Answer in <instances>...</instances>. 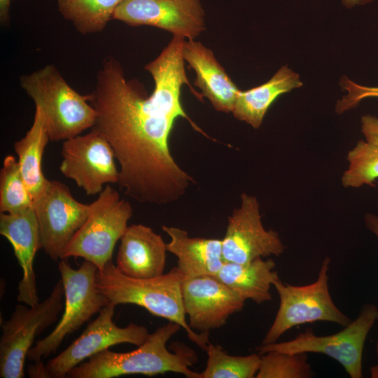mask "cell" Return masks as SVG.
I'll use <instances>...</instances> for the list:
<instances>
[{
  "instance_id": "44dd1931",
  "label": "cell",
  "mask_w": 378,
  "mask_h": 378,
  "mask_svg": "<svg viewBox=\"0 0 378 378\" xmlns=\"http://www.w3.org/2000/svg\"><path fill=\"white\" fill-rule=\"evenodd\" d=\"M302 85L299 75L287 66H282L264 84L246 91L240 90L232 113L237 120L258 129L268 108L279 96Z\"/></svg>"
},
{
  "instance_id": "cb8c5ba5",
  "label": "cell",
  "mask_w": 378,
  "mask_h": 378,
  "mask_svg": "<svg viewBox=\"0 0 378 378\" xmlns=\"http://www.w3.org/2000/svg\"><path fill=\"white\" fill-rule=\"evenodd\" d=\"M204 351L207 362L204 370L200 372V378H253L260 363V354L232 356L220 346L209 342Z\"/></svg>"
},
{
  "instance_id": "836d02e7",
  "label": "cell",
  "mask_w": 378,
  "mask_h": 378,
  "mask_svg": "<svg viewBox=\"0 0 378 378\" xmlns=\"http://www.w3.org/2000/svg\"><path fill=\"white\" fill-rule=\"evenodd\" d=\"M377 190H378V188H377Z\"/></svg>"
},
{
  "instance_id": "f546056e",
  "label": "cell",
  "mask_w": 378,
  "mask_h": 378,
  "mask_svg": "<svg viewBox=\"0 0 378 378\" xmlns=\"http://www.w3.org/2000/svg\"><path fill=\"white\" fill-rule=\"evenodd\" d=\"M366 227L378 237V216L368 213L364 216Z\"/></svg>"
},
{
  "instance_id": "484cf974",
  "label": "cell",
  "mask_w": 378,
  "mask_h": 378,
  "mask_svg": "<svg viewBox=\"0 0 378 378\" xmlns=\"http://www.w3.org/2000/svg\"><path fill=\"white\" fill-rule=\"evenodd\" d=\"M346 159L349 167L342 176L345 188L372 185L378 178V146L360 140L349 151Z\"/></svg>"
},
{
  "instance_id": "3957f363",
  "label": "cell",
  "mask_w": 378,
  "mask_h": 378,
  "mask_svg": "<svg viewBox=\"0 0 378 378\" xmlns=\"http://www.w3.org/2000/svg\"><path fill=\"white\" fill-rule=\"evenodd\" d=\"M183 279L176 267L153 278L129 277L121 273L112 260L97 273V287L111 302L136 304L154 316L178 324L188 337L204 351L210 342L209 332H196L189 326L183 302Z\"/></svg>"
},
{
  "instance_id": "ba28073f",
  "label": "cell",
  "mask_w": 378,
  "mask_h": 378,
  "mask_svg": "<svg viewBox=\"0 0 378 378\" xmlns=\"http://www.w3.org/2000/svg\"><path fill=\"white\" fill-rule=\"evenodd\" d=\"M64 298V285L60 279L43 302L33 306H15L9 319L1 324V378L24 376L25 359L34 339L57 320L63 309Z\"/></svg>"
},
{
  "instance_id": "7a4b0ae2",
  "label": "cell",
  "mask_w": 378,
  "mask_h": 378,
  "mask_svg": "<svg viewBox=\"0 0 378 378\" xmlns=\"http://www.w3.org/2000/svg\"><path fill=\"white\" fill-rule=\"evenodd\" d=\"M169 321L149 335L146 341L130 352L104 349L71 369L66 377L113 378L128 374L155 376L166 372L183 374L188 378H200L190 367L197 362L195 352L183 344H176L174 352L167 343L180 329Z\"/></svg>"
},
{
  "instance_id": "d6a6232c",
  "label": "cell",
  "mask_w": 378,
  "mask_h": 378,
  "mask_svg": "<svg viewBox=\"0 0 378 378\" xmlns=\"http://www.w3.org/2000/svg\"><path fill=\"white\" fill-rule=\"evenodd\" d=\"M375 351H376V354L378 357V341L376 343V345H375Z\"/></svg>"
},
{
  "instance_id": "7c38bea8",
  "label": "cell",
  "mask_w": 378,
  "mask_h": 378,
  "mask_svg": "<svg viewBox=\"0 0 378 378\" xmlns=\"http://www.w3.org/2000/svg\"><path fill=\"white\" fill-rule=\"evenodd\" d=\"M34 208L41 248L52 260L60 259L64 248L88 217L90 204L76 200L62 182L49 180L34 202Z\"/></svg>"
},
{
  "instance_id": "4fadbf2b",
  "label": "cell",
  "mask_w": 378,
  "mask_h": 378,
  "mask_svg": "<svg viewBox=\"0 0 378 378\" xmlns=\"http://www.w3.org/2000/svg\"><path fill=\"white\" fill-rule=\"evenodd\" d=\"M221 241L225 262L246 263L258 258L277 256L284 251L278 232L264 227L256 197L245 192L241 195L240 206L227 218Z\"/></svg>"
},
{
  "instance_id": "5bb4252c",
  "label": "cell",
  "mask_w": 378,
  "mask_h": 378,
  "mask_svg": "<svg viewBox=\"0 0 378 378\" xmlns=\"http://www.w3.org/2000/svg\"><path fill=\"white\" fill-rule=\"evenodd\" d=\"M204 17L200 0H124L113 19L130 26L155 27L173 36L194 40L206 29Z\"/></svg>"
},
{
  "instance_id": "2e32d148",
  "label": "cell",
  "mask_w": 378,
  "mask_h": 378,
  "mask_svg": "<svg viewBox=\"0 0 378 378\" xmlns=\"http://www.w3.org/2000/svg\"><path fill=\"white\" fill-rule=\"evenodd\" d=\"M0 234L11 244L22 270L18 288V301L28 306L35 305L39 299L34 260L41 248V242L34 205L15 213H0Z\"/></svg>"
},
{
  "instance_id": "52a82bcc",
  "label": "cell",
  "mask_w": 378,
  "mask_h": 378,
  "mask_svg": "<svg viewBox=\"0 0 378 378\" xmlns=\"http://www.w3.org/2000/svg\"><path fill=\"white\" fill-rule=\"evenodd\" d=\"M330 262V258L326 257L316 280L311 284L293 286L282 282L279 278L274 281L279 306L262 344L276 342L289 329L307 323L328 321L343 327L351 323L331 298L328 276Z\"/></svg>"
},
{
  "instance_id": "4dcf8cb0",
  "label": "cell",
  "mask_w": 378,
  "mask_h": 378,
  "mask_svg": "<svg viewBox=\"0 0 378 378\" xmlns=\"http://www.w3.org/2000/svg\"><path fill=\"white\" fill-rule=\"evenodd\" d=\"M12 0H0V21L7 24L10 20V6Z\"/></svg>"
},
{
  "instance_id": "6da1fadb",
  "label": "cell",
  "mask_w": 378,
  "mask_h": 378,
  "mask_svg": "<svg viewBox=\"0 0 378 378\" xmlns=\"http://www.w3.org/2000/svg\"><path fill=\"white\" fill-rule=\"evenodd\" d=\"M184 38L173 36L144 69L154 80L148 96L136 83L126 79L120 62L106 57L98 70L90 103L97 111L92 129L111 146L119 169L118 186L140 203L164 205L174 202L195 183L172 157L169 138L174 122L190 119L181 102V88L190 85L182 50Z\"/></svg>"
},
{
  "instance_id": "5b68a950",
  "label": "cell",
  "mask_w": 378,
  "mask_h": 378,
  "mask_svg": "<svg viewBox=\"0 0 378 378\" xmlns=\"http://www.w3.org/2000/svg\"><path fill=\"white\" fill-rule=\"evenodd\" d=\"M58 269L64 289V311L53 330L29 349L27 358L36 365L55 354L66 336L110 302L97 287L98 269L91 262L84 260L74 269L66 259H60Z\"/></svg>"
},
{
  "instance_id": "1f68e13d",
  "label": "cell",
  "mask_w": 378,
  "mask_h": 378,
  "mask_svg": "<svg viewBox=\"0 0 378 378\" xmlns=\"http://www.w3.org/2000/svg\"><path fill=\"white\" fill-rule=\"evenodd\" d=\"M372 0H342L343 4L347 8H351L356 5H362L371 2Z\"/></svg>"
},
{
  "instance_id": "603a6c76",
  "label": "cell",
  "mask_w": 378,
  "mask_h": 378,
  "mask_svg": "<svg viewBox=\"0 0 378 378\" xmlns=\"http://www.w3.org/2000/svg\"><path fill=\"white\" fill-rule=\"evenodd\" d=\"M62 17L77 31L90 34L102 31L124 0H55Z\"/></svg>"
},
{
  "instance_id": "d4e9b609",
  "label": "cell",
  "mask_w": 378,
  "mask_h": 378,
  "mask_svg": "<svg viewBox=\"0 0 378 378\" xmlns=\"http://www.w3.org/2000/svg\"><path fill=\"white\" fill-rule=\"evenodd\" d=\"M33 205L18 160L7 155L0 170V213H15Z\"/></svg>"
},
{
  "instance_id": "ffe728a7",
  "label": "cell",
  "mask_w": 378,
  "mask_h": 378,
  "mask_svg": "<svg viewBox=\"0 0 378 378\" xmlns=\"http://www.w3.org/2000/svg\"><path fill=\"white\" fill-rule=\"evenodd\" d=\"M272 259L256 258L246 263L225 262L215 276L244 300L262 304L272 300L270 287L279 278Z\"/></svg>"
},
{
  "instance_id": "83f0119b",
  "label": "cell",
  "mask_w": 378,
  "mask_h": 378,
  "mask_svg": "<svg viewBox=\"0 0 378 378\" xmlns=\"http://www.w3.org/2000/svg\"><path fill=\"white\" fill-rule=\"evenodd\" d=\"M341 87L348 92L337 102L336 112L342 113L358 104L363 99L368 97H378V87H367L358 85L346 76L340 80Z\"/></svg>"
},
{
  "instance_id": "30bf717a",
  "label": "cell",
  "mask_w": 378,
  "mask_h": 378,
  "mask_svg": "<svg viewBox=\"0 0 378 378\" xmlns=\"http://www.w3.org/2000/svg\"><path fill=\"white\" fill-rule=\"evenodd\" d=\"M377 319V307L366 304L356 319L335 334L318 336L309 328L291 340L261 344L256 349L260 355L270 351L323 354L342 365L351 378H361L365 342Z\"/></svg>"
},
{
  "instance_id": "277c9868",
  "label": "cell",
  "mask_w": 378,
  "mask_h": 378,
  "mask_svg": "<svg viewBox=\"0 0 378 378\" xmlns=\"http://www.w3.org/2000/svg\"><path fill=\"white\" fill-rule=\"evenodd\" d=\"M19 80L42 110L50 141H65L94 126L97 111L90 103L91 94L73 89L54 64L24 74Z\"/></svg>"
},
{
  "instance_id": "e0dca14e",
  "label": "cell",
  "mask_w": 378,
  "mask_h": 378,
  "mask_svg": "<svg viewBox=\"0 0 378 378\" xmlns=\"http://www.w3.org/2000/svg\"><path fill=\"white\" fill-rule=\"evenodd\" d=\"M167 244L150 227L132 224L120 239L116 267L124 275L135 279H149L163 274Z\"/></svg>"
},
{
  "instance_id": "8992f818",
  "label": "cell",
  "mask_w": 378,
  "mask_h": 378,
  "mask_svg": "<svg viewBox=\"0 0 378 378\" xmlns=\"http://www.w3.org/2000/svg\"><path fill=\"white\" fill-rule=\"evenodd\" d=\"M133 209L109 184L105 186L83 225L64 248L60 259L82 258L102 270L112 260L116 242L127 228Z\"/></svg>"
},
{
  "instance_id": "f1b7e54d",
  "label": "cell",
  "mask_w": 378,
  "mask_h": 378,
  "mask_svg": "<svg viewBox=\"0 0 378 378\" xmlns=\"http://www.w3.org/2000/svg\"><path fill=\"white\" fill-rule=\"evenodd\" d=\"M361 130L367 142L378 146V118L371 115L361 118Z\"/></svg>"
},
{
  "instance_id": "9a60e30c",
  "label": "cell",
  "mask_w": 378,
  "mask_h": 378,
  "mask_svg": "<svg viewBox=\"0 0 378 378\" xmlns=\"http://www.w3.org/2000/svg\"><path fill=\"white\" fill-rule=\"evenodd\" d=\"M181 292L188 323L199 332L222 327L243 309L245 302L214 276L183 279Z\"/></svg>"
},
{
  "instance_id": "d6986e66",
  "label": "cell",
  "mask_w": 378,
  "mask_h": 378,
  "mask_svg": "<svg viewBox=\"0 0 378 378\" xmlns=\"http://www.w3.org/2000/svg\"><path fill=\"white\" fill-rule=\"evenodd\" d=\"M162 230L170 237L167 251L177 258L176 268L183 279L217 275L225 262L221 239L191 237L172 226L163 225Z\"/></svg>"
},
{
  "instance_id": "ac0fdd59",
  "label": "cell",
  "mask_w": 378,
  "mask_h": 378,
  "mask_svg": "<svg viewBox=\"0 0 378 378\" xmlns=\"http://www.w3.org/2000/svg\"><path fill=\"white\" fill-rule=\"evenodd\" d=\"M183 57L196 73L195 85L215 110L232 112L240 90L214 55L213 52L194 40L185 41Z\"/></svg>"
},
{
  "instance_id": "7402d4cb",
  "label": "cell",
  "mask_w": 378,
  "mask_h": 378,
  "mask_svg": "<svg viewBox=\"0 0 378 378\" xmlns=\"http://www.w3.org/2000/svg\"><path fill=\"white\" fill-rule=\"evenodd\" d=\"M50 138L42 110L36 106L33 123L24 136L13 148L18 164L33 203L45 190L49 180L43 172L42 160Z\"/></svg>"
},
{
  "instance_id": "4316f807",
  "label": "cell",
  "mask_w": 378,
  "mask_h": 378,
  "mask_svg": "<svg viewBox=\"0 0 378 378\" xmlns=\"http://www.w3.org/2000/svg\"><path fill=\"white\" fill-rule=\"evenodd\" d=\"M313 371L306 353L288 354L276 351L260 355L256 378H309Z\"/></svg>"
},
{
  "instance_id": "8fae6325",
  "label": "cell",
  "mask_w": 378,
  "mask_h": 378,
  "mask_svg": "<svg viewBox=\"0 0 378 378\" xmlns=\"http://www.w3.org/2000/svg\"><path fill=\"white\" fill-rule=\"evenodd\" d=\"M61 154V173L86 195H99L104 186L118 183L119 170L113 149L96 130L64 141Z\"/></svg>"
},
{
  "instance_id": "9c48e42d",
  "label": "cell",
  "mask_w": 378,
  "mask_h": 378,
  "mask_svg": "<svg viewBox=\"0 0 378 378\" xmlns=\"http://www.w3.org/2000/svg\"><path fill=\"white\" fill-rule=\"evenodd\" d=\"M115 304L109 302L99 312L98 316L89 323L80 334L66 349L46 364L29 366L31 377L63 378L74 367L94 354L122 343L137 346L143 344L149 336L148 329L133 323L119 327L113 321Z\"/></svg>"
}]
</instances>
